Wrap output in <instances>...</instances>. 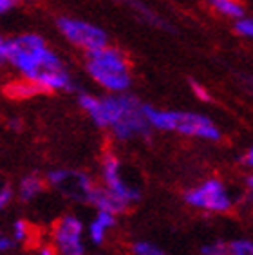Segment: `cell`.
I'll use <instances>...</instances> for the list:
<instances>
[{
    "instance_id": "f546056e",
    "label": "cell",
    "mask_w": 253,
    "mask_h": 255,
    "mask_svg": "<svg viewBox=\"0 0 253 255\" xmlns=\"http://www.w3.org/2000/svg\"><path fill=\"white\" fill-rule=\"evenodd\" d=\"M246 187H248V190L253 194V174H250V176L246 177Z\"/></svg>"
},
{
    "instance_id": "7a4b0ae2",
    "label": "cell",
    "mask_w": 253,
    "mask_h": 255,
    "mask_svg": "<svg viewBox=\"0 0 253 255\" xmlns=\"http://www.w3.org/2000/svg\"><path fill=\"white\" fill-rule=\"evenodd\" d=\"M78 105L98 128H107L118 141L150 139L152 128L143 114V103L134 94H78Z\"/></svg>"
},
{
    "instance_id": "277c9868",
    "label": "cell",
    "mask_w": 253,
    "mask_h": 255,
    "mask_svg": "<svg viewBox=\"0 0 253 255\" xmlns=\"http://www.w3.org/2000/svg\"><path fill=\"white\" fill-rule=\"evenodd\" d=\"M143 114L152 130L179 132L188 137H199L208 141H219L221 128L208 116L192 111H166L143 103Z\"/></svg>"
},
{
    "instance_id": "ba28073f",
    "label": "cell",
    "mask_w": 253,
    "mask_h": 255,
    "mask_svg": "<svg viewBox=\"0 0 253 255\" xmlns=\"http://www.w3.org/2000/svg\"><path fill=\"white\" fill-rule=\"evenodd\" d=\"M185 203L194 208L214 214H224L234 205L228 188L219 179H206L197 187L185 192Z\"/></svg>"
},
{
    "instance_id": "f1b7e54d",
    "label": "cell",
    "mask_w": 253,
    "mask_h": 255,
    "mask_svg": "<svg viewBox=\"0 0 253 255\" xmlns=\"http://www.w3.org/2000/svg\"><path fill=\"white\" fill-rule=\"evenodd\" d=\"M243 82H244V85L250 89V91H253V76H250V74H244Z\"/></svg>"
},
{
    "instance_id": "4316f807",
    "label": "cell",
    "mask_w": 253,
    "mask_h": 255,
    "mask_svg": "<svg viewBox=\"0 0 253 255\" xmlns=\"http://www.w3.org/2000/svg\"><path fill=\"white\" fill-rule=\"evenodd\" d=\"M7 127H9L11 130H20V128H22V120H18V118L7 120Z\"/></svg>"
},
{
    "instance_id": "6da1fadb",
    "label": "cell",
    "mask_w": 253,
    "mask_h": 255,
    "mask_svg": "<svg viewBox=\"0 0 253 255\" xmlns=\"http://www.w3.org/2000/svg\"><path fill=\"white\" fill-rule=\"evenodd\" d=\"M7 65L20 78L38 85L42 93H73L76 84L60 54L36 33H22L7 38Z\"/></svg>"
},
{
    "instance_id": "cb8c5ba5",
    "label": "cell",
    "mask_w": 253,
    "mask_h": 255,
    "mask_svg": "<svg viewBox=\"0 0 253 255\" xmlns=\"http://www.w3.org/2000/svg\"><path fill=\"white\" fill-rule=\"evenodd\" d=\"M7 65V38L0 34V69Z\"/></svg>"
},
{
    "instance_id": "83f0119b",
    "label": "cell",
    "mask_w": 253,
    "mask_h": 255,
    "mask_svg": "<svg viewBox=\"0 0 253 255\" xmlns=\"http://www.w3.org/2000/svg\"><path fill=\"white\" fill-rule=\"evenodd\" d=\"M38 255H56V254H54V248L51 245V246H42L38 250Z\"/></svg>"
},
{
    "instance_id": "5bb4252c",
    "label": "cell",
    "mask_w": 253,
    "mask_h": 255,
    "mask_svg": "<svg viewBox=\"0 0 253 255\" xmlns=\"http://www.w3.org/2000/svg\"><path fill=\"white\" fill-rule=\"evenodd\" d=\"M4 91H5V94L13 100H31V98H34V96H38V94H44L38 85H34L33 82H29V80H25V78L9 82V84L4 87Z\"/></svg>"
},
{
    "instance_id": "603a6c76",
    "label": "cell",
    "mask_w": 253,
    "mask_h": 255,
    "mask_svg": "<svg viewBox=\"0 0 253 255\" xmlns=\"http://www.w3.org/2000/svg\"><path fill=\"white\" fill-rule=\"evenodd\" d=\"M16 243L13 241V237L7 236V234H4V232L0 230V252H11L13 248H16Z\"/></svg>"
},
{
    "instance_id": "7402d4cb",
    "label": "cell",
    "mask_w": 253,
    "mask_h": 255,
    "mask_svg": "<svg viewBox=\"0 0 253 255\" xmlns=\"http://www.w3.org/2000/svg\"><path fill=\"white\" fill-rule=\"evenodd\" d=\"M190 87H192V93H194L201 102H205V103L212 102V96H210V93L206 91L205 85H201L199 82H195V80H190Z\"/></svg>"
},
{
    "instance_id": "8fae6325",
    "label": "cell",
    "mask_w": 253,
    "mask_h": 255,
    "mask_svg": "<svg viewBox=\"0 0 253 255\" xmlns=\"http://www.w3.org/2000/svg\"><path fill=\"white\" fill-rule=\"evenodd\" d=\"M89 205H93L96 210H103V212H111L114 216H120L123 212L128 208L123 201H120L114 194L107 190V188H103L102 185H96L89 197Z\"/></svg>"
},
{
    "instance_id": "2e32d148",
    "label": "cell",
    "mask_w": 253,
    "mask_h": 255,
    "mask_svg": "<svg viewBox=\"0 0 253 255\" xmlns=\"http://www.w3.org/2000/svg\"><path fill=\"white\" fill-rule=\"evenodd\" d=\"M132 254L134 255H170L166 254L163 248L150 243V241H136L132 245Z\"/></svg>"
},
{
    "instance_id": "4fadbf2b",
    "label": "cell",
    "mask_w": 253,
    "mask_h": 255,
    "mask_svg": "<svg viewBox=\"0 0 253 255\" xmlns=\"http://www.w3.org/2000/svg\"><path fill=\"white\" fill-rule=\"evenodd\" d=\"M118 2H122L123 5L130 7V9L134 11L145 24L152 25V27H159V29H170L165 20L161 18L157 13H154L146 4H143L141 0H118Z\"/></svg>"
},
{
    "instance_id": "7c38bea8",
    "label": "cell",
    "mask_w": 253,
    "mask_h": 255,
    "mask_svg": "<svg viewBox=\"0 0 253 255\" xmlns=\"http://www.w3.org/2000/svg\"><path fill=\"white\" fill-rule=\"evenodd\" d=\"M47 187L45 183V177L36 174V172H31L27 176H24L18 183V197L24 203L34 201L38 196H42Z\"/></svg>"
},
{
    "instance_id": "52a82bcc",
    "label": "cell",
    "mask_w": 253,
    "mask_h": 255,
    "mask_svg": "<svg viewBox=\"0 0 253 255\" xmlns=\"http://www.w3.org/2000/svg\"><path fill=\"white\" fill-rule=\"evenodd\" d=\"M53 248L56 255H87L85 225L78 216H62L53 226Z\"/></svg>"
},
{
    "instance_id": "d6986e66",
    "label": "cell",
    "mask_w": 253,
    "mask_h": 255,
    "mask_svg": "<svg viewBox=\"0 0 253 255\" xmlns=\"http://www.w3.org/2000/svg\"><path fill=\"white\" fill-rule=\"evenodd\" d=\"M201 255H230V245L224 241H214L201 248Z\"/></svg>"
},
{
    "instance_id": "484cf974",
    "label": "cell",
    "mask_w": 253,
    "mask_h": 255,
    "mask_svg": "<svg viewBox=\"0 0 253 255\" xmlns=\"http://www.w3.org/2000/svg\"><path fill=\"white\" fill-rule=\"evenodd\" d=\"M243 163H244V165H246V167L253 168V145L248 148V152L244 154V157H243Z\"/></svg>"
},
{
    "instance_id": "5b68a950",
    "label": "cell",
    "mask_w": 253,
    "mask_h": 255,
    "mask_svg": "<svg viewBox=\"0 0 253 255\" xmlns=\"http://www.w3.org/2000/svg\"><path fill=\"white\" fill-rule=\"evenodd\" d=\"M56 27L60 34L69 44L82 49L83 53L100 49L103 45H109V34L100 25L83 18L74 16H60L56 20Z\"/></svg>"
},
{
    "instance_id": "ffe728a7",
    "label": "cell",
    "mask_w": 253,
    "mask_h": 255,
    "mask_svg": "<svg viewBox=\"0 0 253 255\" xmlns=\"http://www.w3.org/2000/svg\"><path fill=\"white\" fill-rule=\"evenodd\" d=\"M11 199H13V188H11L9 183L5 181V177L2 176V172H0V212L9 205Z\"/></svg>"
},
{
    "instance_id": "ac0fdd59",
    "label": "cell",
    "mask_w": 253,
    "mask_h": 255,
    "mask_svg": "<svg viewBox=\"0 0 253 255\" xmlns=\"http://www.w3.org/2000/svg\"><path fill=\"white\" fill-rule=\"evenodd\" d=\"M230 245V255H253V241L235 239Z\"/></svg>"
},
{
    "instance_id": "9a60e30c",
    "label": "cell",
    "mask_w": 253,
    "mask_h": 255,
    "mask_svg": "<svg viewBox=\"0 0 253 255\" xmlns=\"http://www.w3.org/2000/svg\"><path fill=\"white\" fill-rule=\"evenodd\" d=\"M217 13L228 18H243L244 16V7L239 4L237 0H206Z\"/></svg>"
},
{
    "instance_id": "d4e9b609",
    "label": "cell",
    "mask_w": 253,
    "mask_h": 255,
    "mask_svg": "<svg viewBox=\"0 0 253 255\" xmlns=\"http://www.w3.org/2000/svg\"><path fill=\"white\" fill-rule=\"evenodd\" d=\"M22 0H0V16L7 15L9 11H13Z\"/></svg>"
},
{
    "instance_id": "e0dca14e",
    "label": "cell",
    "mask_w": 253,
    "mask_h": 255,
    "mask_svg": "<svg viewBox=\"0 0 253 255\" xmlns=\"http://www.w3.org/2000/svg\"><path fill=\"white\" fill-rule=\"evenodd\" d=\"M11 237H13V241H15L16 245L29 241V237H31L29 223H25L24 219H18V221L13 223V226H11Z\"/></svg>"
},
{
    "instance_id": "9c48e42d",
    "label": "cell",
    "mask_w": 253,
    "mask_h": 255,
    "mask_svg": "<svg viewBox=\"0 0 253 255\" xmlns=\"http://www.w3.org/2000/svg\"><path fill=\"white\" fill-rule=\"evenodd\" d=\"M100 174H102V187L107 188L111 194H114L126 206H130L132 203H137L141 199L139 188L130 185L123 177L122 161H120V157L116 154H103L102 163H100Z\"/></svg>"
},
{
    "instance_id": "8992f818",
    "label": "cell",
    "mask_w": 253,
    "mask_h": 255,
    "mask_svg": "<svg viewBox=\"0 0 253 255\" xmlns=\"http://www.w3.org/2000/svg\"><path fill=\"white\" fill-rule=\"evenodd\" d=\"M45 183L56 188L63 197L76 203H89V197L98 185L87 172L74 168H53L47 172Z\"/></svg>"
},
{
    "instance_id": "44dd1931",
    "label": "cell",
    "mask_w": 253,
    "mask_h": 255,
    "mask_svg": "<svg viewBox=\"0 0 253 255\" xmlns=\"http://www.w3.org/2000/svg\"><path fill=\"white\" fill-rule=\"evenodd\" d=\"M235 33L244 36V38H252L253 40V18H237L235 20Z\"/></svg>"
},
{
    "instance_id": "4dcf8cb0",
    "label": "cell",
    "mask_w": 253,
    "mask_h": 255,
    "mask_svg": "<svg viewBox=\"0 0 253 255\" xmlns=\"http://www.w3.org/2000/svg\"><path fill=\"white\" fill-rule=\"evenodd\" d=\"M0 91H2V82H0Z\"/></svg>"
},
{
    "instance_id": "30bf717a",
    "label": "cell",
    "mask_w": 253,
    "mask_h": 255,
    "mask_svg": "<svg viewBox=\"0 0 253 255\" xmlns=\"http://www.w3.org/2000/svg\"><path fill=\"white\" fill-rule=\"evenodd\" d=\"M116 226V216L111 212L96 210L94 217L91 219L87 226H85V236L93 243L94 246H102L107 239L109 232Z\"/></svg>"
},
{
    "instance_id": "3957f363",
    "label": "cell",
    "mask_w": 253,
    "mask_h": 255,
    "mask_svg": "<svg viewBox=\"0 0 253 255\" xmlns=\"http://www.w3.org/2000/svg\"><path fill=\"white\" fill-rule=\"evenodd\" d=\"M85 71L94 84L107 91V94L126 93L132 85L130 64L125 53L112 45H103L85 53Z\"/></svg>"
}]
</instances>
